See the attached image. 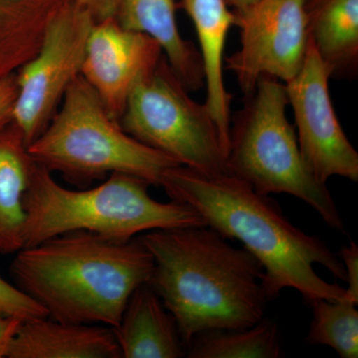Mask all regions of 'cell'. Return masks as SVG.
Returning <instances> with one entry per match:
<instances>
[{"mask_svg": "<svg viewBox=\"0 0 358 358\" xmlns=\"http://www.w3.org/2000/svg\"><path fill=\"white\" fill-rule=\"evenodd\" d=\"M226 1L228 6L234 8L235 13H240L254 6L259 0H226Z\"/></svg>", "mask_w": 358, "mask_h": 358, "instance_id": "cell-26", "label": "cell"}, {"mask_svg": "<svg viewBox=\"0 0 358 358\" xmlns=\"http://www.w3.org/2000/svg\"><path fill=\"white\" fill-rule=\"evenodd\" d=\"M6 357L122 358V353L112 327L47 317L22 322Z\"/></svg>", "mask_w": 358, "mask_h": 358, "instance_id": "cell-13", "label": "cell"}, {"mask_svg": "<svg viewBox=\"0 0 358 358\" xmlns=\"http://www.w3.org/2000/svg\"><path fill=\"white\" fill-rule=\"evenodd\" d=\"M240 48L225 60L240 89L248 96L259 79L287 84L299 74L307 56V0H259L236 13Z\"/></svg>", "mask_w": 358, "mask_h": 358, "instance_id": "cell-9", "label": "cell"}, {"mask_svg": "<svg viewBox=\"0 0 358 358\" xmlns=\"http://www.w3.org/2000/svg\"><path fill=\"white\" fill-rule=\"evenodd\" d=\"M313 319L306 343L333 348L341 358L358 357V310L350 301L324 299L308 303Z\"/></svg>", "mask_w": 358, "mask_h": 358, "instance_id": "cell-19", "label": "cell"}, {"mask_svg": "<svg viewBox=\"0 0 358 358\" xmlns=\"http://www.w3.org/2000/svg\"><path fill=\"white\" fill-rule=\"evenodd\" d=\"M162 56V47L152 37L126 29L115 17L108 18L92 29L81 76L119 122L134 87Z\"/></svg>", "mask_w": 358, "mask_h": 358, "instance_id": "cell-11", "label": "cell"}, {"mask_svg": "<svg viewBox=\"0 0 358 358\" xmlns=\"http://www.w3.org/2000/svg\"><path fill=\"white\" fill-rule=\"evenodd\" d=\"M75 2L88 11L96 22L115 17L120 0H74Z\"/></svg>", "mask_w": 358, "mask_h": 358, "instance_id": "cell-24", "label": "cell"}, {"mask_svg": "<svg viewBox=\"0 0 358 358\" xmlns=\"http://www.w3.org/2000/svg\"><path fill=\"white\" fill-rule=\"evenodd\" d=\"M160 187L173 201L192 206L207 226L243 245L264 270L268 301L294 289L305 303L324 299L348 301L338 284L324 281L315 266L346 282L345 266L322 238L303 232L285 216L270 195L257 192L231 173L204 174L178 166L164 174Z\"/></svg>", "mask_w": 358, "mask_h": 358, "instance_id": "cell-1", "label": "cell"}, {"mask_svg": "<svg viewBox=\"0 0 358 358\" xmlns=\"http://www.w3.org/2000/svg\"><path fill=\"white\" fill-rule=\"evenodd\" d=\"M45 23L46 0H0V38L14 48L24 52L35 48Z\"/></svg>", "mask_w": 358, "mask_h": 358, "instance_id": "cell-20", "label": "cell"}, {"mask_svg": "<svg viewBox=\"0 0 358 358\" xmlns=\"http://www.w3.org/2000/svg\"><path fill=\"white\" fill-rule=\"evenodd\" d=\"M17 85L16 77L6 76L0 79V129L13 120Z\"/></svg>", "mask_w": 358, "mask_h": 358, "instance_id": "cell-23", "label": "cell"}, {"mask_svg": "<svg viewBox=\"0 0 358 358\" xmlns=\"http://www.w3.org/2000/svg\"><path fill=\"white\" fill-rule=\"evenodd\" d=\"M115 20L126 29L155 39L188 91H197L203 86L201 57L179 32L174 0H120Z\"/></svg>", "mask_w": 358, "mask_h": 358, "instance_id": "cell-15", "label": "cell"}, {"mask_svg": "<svg viewBox=\"0 0 358 358\" xmlns=\"http://www.w3.org/2000/svg\"><path fill=\"white\" fill-rule=\"evenodd\" d=\"M154 259L148 285L173 315L183 343L216 329H242L265 317L264 270L209 226L155 229L138 237Z\"/></svg>", "mask_w": 358, "mask_h": 358, "instance_id": "cell-2", "label": "cell"}, {"mask_svg": "<svg viewBox=\"0 0 358 358\" xmlns=\"http://www.w3.org/2000/svg\"><path fill=\"white\" fill-rule=\"evenodd\" d=\"M122 358H179L185 343L176 320L152 287H138L113 329Z\"/></svg>", "mask_w": 358, "mask_h": 358, "instance_id": "cell-14", "label": "cell"}, {"mask_svg": "<svg viewBox=\"0 0 358 358\" xmlns=\"http://www.w3.org/2000/svg\"><path fill=\"white\" fill-rule=\"evenodd\" d=\"M339 258L345 268L348 288L346 298L355 305L358 303V246L355 242L350 241L348 246L341 247L338 253Z\"/></svg>", "mask_w": 358, "mask_h": 358, "instance_id": "cell-22", "label": "cell"}, {"mask_svg": "<svg viewBox=\"0 0 358 358\" xmlns=\"http://www.w3.org/2000/svg\"><path fill=\"white\" fill-rule=\"evenodd\" d=\"M28 152L36 164L76 183L124 173L160 186L164 174L180 166L127 134L81 75Z\"/></svg>", "mask_w": 358, "mask_h": 358, "instance_id": "cell-5", "label": "cell"}, {"mask_svg": "<svg viewBox=\"0 0 358 358\" xmlns=\"http://www.w3.org/2000/svg\"><path fill=\"white\" fill-rule=\"evenodd\" d=\"M0 129V253L24 248V197L36 162L20 129Z\"/></svg>", "mask_w": 358, "mask_h": 358, "instance_id": "cell-16", "label": "cell"}, {"mask_svg": "<svg viewBox=\"0 0 358 358\" xmlns=\"http://www.w3.org/2000/svg\"><path fill=\"white\" fill-rule=\"evenodd\" d=\"M308 37L331 77L358 70V0H307Z\"/></svg>", "mask_w": 358, "mask_h": 358, "instance_id": "cell-17", "label": "cell"}, {"mask_svg": "<svg viewBox=\"0 0 358 358\" xmlns=\"http://www.w3.org/2000/svg\"><path fill=\"white\" fill-rule=\"evenodd\" d=\"M288 106L286 84L270 76L259 79L230 128V173L257 192L301 199L331 229L345 234L327 183L315 178L301 155L294 127L287 117Z\"/></svg>", "mask_w": 358, "mask_h": 358, "instance_id": "cell-6", "label": "cell"}, {"mask_svg": "<svg viewBox=\"0 0 358 358\" xmlns=\"http://www.w3.org/2000/svg\"><path fill=\"white\" fill-rule=\"evenodd\" d=\"M96 21L73 0L49 21L38 51L20 68L11 122L29 145L48 126L72 82L81 75Z\"/></svg>", "mask_w": 358, "mask_h": 358, "instance_id": "cell-8", "label": "cell"}, {"mask_svg": "<svg viewBox=\"0 0 358 358\" xmlns=\"http://www.w3.org/2000/svg\"><path fill=\"white\" fill-rule=\"evenodd\" d=\"M23 320L0 315V358L7 357L11 341Z\"/></svg>", "mask_w": 358, "mask_h": 358, "instance_id": "cell-25", "label": "cell"}, {"mask_svg": "<svg viewBox=\"0 0 358 358\" xmlns=\"http://www.w3.org/2000/svg\"><path fill=\"white\" fill-rule=\"evenodd\" d=\"M331 73L308 42L305 63L286 84L301 155L320 182L333 176L358 180V152L341 128L329 94Z\"/></svg>", "mask_w": 358, "mask_h": 358, "instance_id": "cell-10", "label": "cell"}, {"mask_svg": "<svg viewBox=\"0 0 358 358\" xmlns=\"http://www.w3.org/2000/svg\"><path fill=\"white\" fill-rule=\"evenodd\" d=\"M181 6L192 20L199 38L207 89L205 105L228 155L232 96L224 85V49L230 28L236 26L237 15L229 10L226 0H181Z\"/></svg>", "mask_w": 358, "mask_h": 358, "instance_id": "cell-12", "label": "cell"}, {"mask_svg": "<svg viewBox=\"0 0 358 358\" xmlns=\"http://www.w3.org/2000/svg\"><path fill=\"white\" fill-rule=\"evenodd\" d=\"M188 92L164 55L134 87L120 124L136 141L180 166L204 174L231 173L210 113Z\"/></svg>", "mask_w": 358, "mask_h": 358, "instance_id": "cell-7", "label": "cell"}, {"mask_svg": "<svg viewBox=\"0 0 358 358\" xmlns=\"http://www.w3.org/2000/svg\"><path fill=\"white\" fill-rule=\"evenodd\" d=\"M150 185L129 174L112 173L95 188L71 190L36 164L24 197V248L78 231L127 242L150 230L207 226L189 205L152 199Z\"/></svg>", "mask_w": 358, "mask_h": 358, "instance_id": "cell-4", "label": "cell"}, {"mask_svg": "<svg viewBox=\"0 0 358 358\" xmlns=\"http://www.w3.org/2000/svg\"><path fill=\"white\" fill-rule=\"evenodd\" d=\"M0 315L21 320L47 317L46 310L20 288L0 278Z\"/></svg>", "mask_w": 358, "mask_h": 358, "instance_id": "cell-21", "label": "cell"}, {"mask_svg": "<svg viewBox=\"0 0 358 358\" xmlns=\"http://www.w3.org/2000/svg\"><path fill=\"white\" fill-rule=\"evenodd\" d=\"M152 268L154 259L138 238L117 242L78 231L21 249L10 271L18 288L51 319L114 329Z\"/></svg>", "mask_w": 358, "mask_h": 358, "instance_id": "cell-3", "label": "cell"}, {"mask_svg": "<svg viewBox=\"0 0 358 358\" xmlns=\"http://www.w3.org/2000/svg\"><path fill=\"white\" fill-rule=\"evenodd\" d=\"M189 358H280L284 357L281 334L265 317L242 329L204 331L188 343Z\"/></svg>", "mask_w": 358, "mask_h": 358, "instance_id": "cell-18", "label": "cell"}]
</instances>
